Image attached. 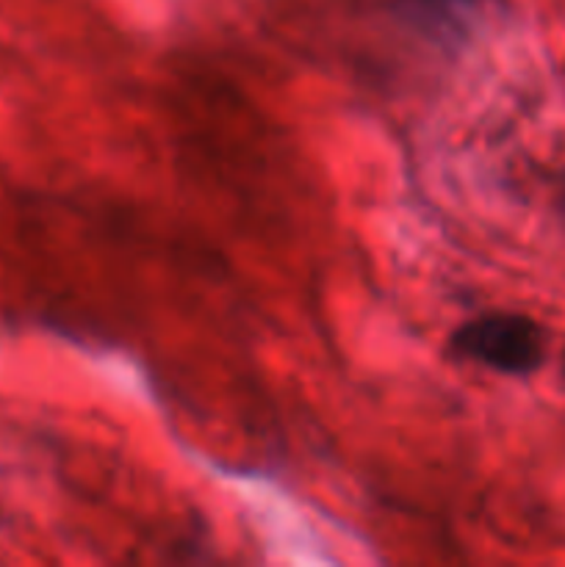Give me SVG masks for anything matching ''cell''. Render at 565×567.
Wrapping results in <instances>:
<instances>
[{
    "label": "cell",
    "instance_id": "6da1fadb",
    "mask_svg": "<svg viewBox=\"0 0 565 567\" xmlns=\"http://www.w3.org/2000/svg\"><path fill=\"white\" fill-rule=\"evenodd\" d=\"M452 347L463 358L502 374H530L546 358V336L537 321L518 313H491L460 327Z\"/></svg>",
    "mask_w": 565,
    "mask_h": 567
},
{
    "label": "cell",
    "instance_id": "7a4b0ae2",
    "mask_svg": "<svg viewBox=\"0 0 565 567\" xmlns=\"http://www.w3.org/2000/svg\"><path fill=\"white\" fill-rule=\"evenodd\" d=\"M402 14L438 39H460L469 28L474 0H399Z\"/></svg>",
    "mask_w": 565,
    "mask_h": 567
}]
</instances>
